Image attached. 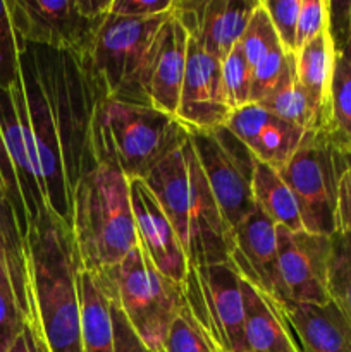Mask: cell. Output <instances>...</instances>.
<instances>
[{"mask_svg":"<svg viewBox=\"0 0 351 352\" xmlns=\"http://www.w3.org/2000/svg\"><path fill=\"white\" fill-rule=\"evenodd\" d=\"M21 81L40 155L48 212L71 226L76 186L96 167L93 120L105 96L89 60L47 47L21 48Z\"/></svg>","mask_w":351,"mask_h":352,"instance_id":"obj_1","label":"cell"},{"mask_svg":"<svg viewBox=\"0 0 351 352\" xmlns=\"http://www.w3.org/2000/svg\"><path fill=\"white\" fill-rule=\"evenodd\" d=\"M34 309L47 352H83L81 263L71 227L43 212L28 234Z\"/></svg>","mask_w":351,"mask_h":352,"instance_id":"obj_2","label":"cell"},{"mask_svg":"<svg viewBox=\"0 0 351 352\" xmlns=\"http://www.w3.org/2000/svg\"><path fill=\"white\" fill-rule=\"evenodd\" d=\"M71 230L81 268L93 275L119 265L136 248L129 181L119 167L100 162L79 181Z\"/></svg>","mask_w":351,"mask_h":352,"instance_id":"obj_3","label":"cell"},{"mask_svg":"<svg viewBox=\"0 0 351 352\" xmlns=\"http://www.w3.org/2000/svg\"><path fill=\"white\" fill-rule=\"evenodd\" d=\"M189 131L174 116L148 105L102 98L93 120L96 164L109 162L127 181L145 179L155 165L181 148Z\"/></svg>","mask_w":351,"mask_h":352,"instance_id":"obj_4","label":"cell"},{"mask_svg":"<svg viewBox=\"0 0 351 352\" xmlns=\"http://www.w3.org/2000/svg\"><path fill=\"white\" fill-rule=\"evenodd\" d=\"M148 349L164 351L165 337L186 306L182 285L162 275L140 243L110 270L95 275Z\"/></svg>","mask_w":351,"mask_h":352,"instance_id":"obj_5","label":"cell"},{"mask_svg":"<svg viewBox=\"0 0 351 352\" xmlns=\"http://www.w3.org/2000/svg\"><path fill=\"white\" fill-rule=\"evenodd\" d=\"M171 12L145 19L109 12L89 57L93 76L105 98L148 105L145 86L162 28Z\"/></svg>","mask_w":351,"mask_h":352,"instance_id":"obj_6","label":"cell"},{"mask_svg":"<svg viewBox=\"0 0 351 352\" xmlns=\"http://www.w3.org/2000/svg\"><path fill=\"white\" fill-rule=\"evenodd\" d=\"M351 165V150L329 129L306 131L291 160L279 170L298 203L303 229L336 234L339 181Z\"/></svg>","mask_w":351,"mask_h":352,"instance_id":"obj_7","label":"cell"},{"mask_svg":"<svg viewBox=\"0 0 351 352\" xmlns=\"http://www.w3.org/2000/svg\"><path fill=\"white\" fill-rule=\"evenodd\" d=\"M0 172L7 201L28 239L31 226L48 212V201L21 74L10 88L0 89Z\"/></svg>","mask_w":351,"mask_h":352,"instance_id":"obj_8","label":"cell"},{"mask_svg":"<svg viewBox=\"0 0 351 352\" xmlns=\"http://www.w3.org/2000/svg\"><path fill=\"white\" fill-rule=\"evenodd\" d=\"M112 0H7L17 41L89 60Z\"/></svg>","mask_w":351,"mask_h":352,"instance_id":"obj_9","label":"cell"},{"mask_svg":"<svg viewBox=\"0 0 351 352\" xmlns=\"http://www.w3.org/2000/svg\"><path fill=\"white\" fill-rule=\"evenodd\" d=\"M186 306L220 352H248L241 275L231 261L188 267Z\"/></svg>","mask_w":351,"mask_h":352,"instance_id":"obj_10","label":"cell"},{"mask_svg":"<svg viewBox=\"0 0 351 352\" xmlns=\"http://www.w3.org/2000/svg\"><path fill=\"white\" fill-rule=\"evenodd\" d=\"M196 158L231 230L255 210L253 172L257 158L226 126L189 133Z\"/></svg>","mask_w":351,"mask_h":352,"instance_id":"obj_11","label":"cell"},{"mask_svg":"<svg viewBox=\"0 0 351 352\" xmlns=\"http://www.w3.org/2000/svg\"><path fill=\"white\" fill-rule=\"evenodd\" d=\"M332 236L277 226V301L326 305L329 294V265Z\"/></svg>","mask_w":351,"mask_h":352,"instance_id":"obj_12","label":"cell"},{"mask_svg":"<svg viewBox=\"0 0 351 352\" xmlns=\"http://www.w3.org/2000/svg\"><path fill=\"white\" fill-rule=\"evenodd\" d=\"M231 112L220 60L206 54L202 45L189 36L184 81L174 117L193 133L224 126Z\"/></svg>","mask_w":351,"mask_h":352,"instance_id":"obj_13","label":"cell"},{"mask_svg":"<svg viewBox=\"0 0 351 352\" xmlns=\"http://www.w3.org/2000/svg\"><path fill=\"white\" fill-rule=\"evenodd\" d=\"M260 0H174L172 12L203 50L222 60L241 41Z\"/></svg>","mask_w":351,"mask_h":352,"instance_id":"obj_14","label":"cell"},{"mask_svg":"<svg viewBox=\"0 0 351 352\" xmlns=\"http://www.w3.org/2000/svg\"><path fill=\"white\" fill-rule=\"evenodd\" d=\"M129 195L138 243L145 254L162 275L184 285L188 258L167 215L143 179H131Z\"/></svg>","mask_w":351,"mask_h":352,"instance_id":"obj_15","label":"cell"},{"mask_svg":"<svg viewBox=\"0 0 351 352\" xmlns=\"http://www.w3.org/2000/svg\"><path fill=\"white\" fill-rule=\"evenodd\" d=\"M229 261L253 287L279 299L277 226L257 206L233 230V253Z\"/></svg>","mask_w":351,"mask_h":352,"instance_id":"obj_16","label":"cell"},{"mask_svg":"<svg viewBox=\"0 0 351 352\" xmlns=\"http://www.w3.org/2000/svg\"><path fill=\"white\" fill-rule=\"evenodd\" d=\"M262 164L281 170L301 144L306 131L268 112L258 103L233 110L224 124Z\"/></svg>","mask_w":351,"mask_h":352,"instance_id":"obj_17","label":"cell"},{"mask_svg":"<svg viewBox=\"0 0 351 352\" xmlns=\"http://www.w3.org/2000/svg\"><path fill=\"white\" fill-rule=\"evenodd\" d=\"M274 301L299 352H351V322L332 299L326 305Z\"/></svg>","mask_w":351,"mask_h":352,"instance_id":"obj_18","label":"cell"},{"mask_svg":"<svg viewBox=\"0 0 351 352\" xmlns=\"http://www.w3.org/2000/svg\"><path fill=\"white\" fill-rule=\"evenodd\" d=\"M188 43V31L174 12H171L162 28L160 41L145 86L148 105L169 116H176L178 112L186 72Z\"/></svg>","mask_w":351,"mask_h":352,"instance_id":"obj_19","label":"cell"},{"mask_svg":"<svg viewBox=\"0 0 351 352\" xmlns=\"http://www.w3.org/2000/svg\"><path fill=\"white\" fill-rule=\"evenodd\" d=\"M0 270L12 285L26 325L40 336L31 282L30 246L17 222L16 212L7 199L0 203Z\"/></svg>","mask_w":351,"mask_h":352,"instance_id":"obj_20","label":"cell"},{"mask_svg":"<svg viewBox=\"0 0 351 352\" xmlns=\"http://www.w3.org/2000/svg\"><path fill=\"white\" fill-rule=\"evenodd\" d=\"M241 289L248 352H299L274 299L258 291L243 277Z\"/></svg>","mask_w":351,"mask_h":352,"instance_id":"obj_21","label":"cell"},{"mask_svg":"<svg viewBox=\"0 0 351 352\" xmlns=\"http://www.w3.org/2000/svg\"><path fill=\"white\" fill-rule=\"evenodd\" d=\"M295 58L299 86L319 107L330 129V88L337 60L336 45L330 30H326L312 41L303 45L295 54Z\"/></svg>","mask_w":351,"mask_h":352,"instance_id":"obj_22","label":"cell"},{"mask_svg":"<svg viewBox=\"0 0 351 352\" xmlns=\"http://www.w3.org/2000/svg\"><path fill=\"white\" fill-rule=\"evenodd\" d=\"M258 105L267 109L279 119L301 127L303 131L329 129V122L322 116L319 107L313 103L308 93L299 86L298 78H296L295 54H291V60H289V67L284 78L262 102H258Z\"/></svg>","mask_w":351,"mask_h":352,"instance_id":"obj_23","label":"cell"},{"mask_svg":"<svg viewBox=\"0 0 351 352\" xmlns=\"http://www.w3.org/2000/svg\"><path fill=\"white\" fill-rule=\"evenodd\" d=\"M81 344L83 352H116L110 299L95 275L81 268Z\"/></svg>","mask_w":351,"mask_h":352,"instance_id":"obj_24","label":"cell"},{"mask_svg":"<svg viewBox=\"0 0 351 352\" xmlns=\"http://www.w3.org/2000/svg\"><path fill=\"white\" fill-rule=\"evenodd\" d=\"M251 191H253L255 206L260 208L272 222H275V226L286 227L292 232L305 230L295 195L281 177L279 170L257 160Z\"/></svg>","mask_w":351,"mask_h":352,"instance_id":"obj_25","label":"cell"},{"mask_svg":"<svg viewBox=\"0 0 351 352\" xmlns=\"http://www.w3.org/2000/svg\"><path fill=\"white\" fill-rule=\"evenodd\" d=\"M330 131L351 150V67L339 55L330 88Z\"/></svg>","mask_w":351,"mask_h":352,"instance_id":"obj_26","label":"cell"},{"mask_svg":"<svg viewBox=\"0 0 351 352\" xmlns=\"http://www.w3.org/2000/svg\"><path fill=\"white\" fill-rule=\"evenodd\" d=\"M329 294L351 322V237L339 234L332 236Z\"/></svg>","mask_w":351,"mask_h":352,"instance_id":"obj_27","label":"cell"},{"mask_svg":"<svg viewBox=\"0 0 351 352\" xmlns=\"http://www.w3.org/2000/svg\"><path fill=\"white\" fill-rule=\"evenodd\" d=\"M164 352H220V349L184 306L169 329Z\"/></svg>","mask_w":351,"mask_h":352,"instance_id":"obj_28","label":"cell"},{"mask_svg":"<svg viewBox=\"0 0 351 352\" xmlns=\"http://www.w3.org/2000/svg\"><path fill=\"white\" fill-rule=\"evenodd\" d=\"M240 47L243 50L244 57H246L250 69L257 62H260L262 58L267 57L268 54H272L277 48H282L262 0L257 9H255L243 36H241Z\"/></svg>","mask_w":351,"mask_h":352,"instance_id":"obj_29","label":"cell"},{"mask_svg":"<svg viewBox=\"0 0 351 352\" xmlns=\"http://www.w3.org/2000/svg\"><path fill=\"white\" fill-rule=\"evenodd\" d=\"M220 67H222V82L231 109L236 110L251 103V69L240 43L220 60Z\"/></svg>","mask_w":351,"mask_h":352,"instance_id":"obj_30","label":"cell"},{"mask_svg":"<svg viewBox=\"0 0 351 352\" xmlns=\"http://www.w3.org/2000/svg\"><path fill=\"white\" fill-rule=\"evenodd\" d=\"M21 43L10 21L7 0H0V89H7L19 79Z\"/></svg>","mask_w":351,"mask_h":352,"instance_id":"obj_31","label":"cell"},{"mask_svg":"<svg viewBox=\"0 0 351 352\" xmlns=\"http://www.w3.org/2000/svg\"><path fill=\"white\" fill-rule=\"evenodd\" d=\"M26 329V320L19 308L7 275L0 270V352L10 349Z\"/></svg>","mask_w":351,"mask_h":352,"instance_id":"obj_32","label":"cell"},{"mask_svg":"<svg viewBox=\"0 0 351 352\" xmlns=\"http://www.w3.org/2000/svg\"><path fill=\"white\" fill-rule=\"evenodd\" d=\"M275 34L288 54L296 52V26H298L301 0H262Z\"/></svg>","mask_w":351,"mask_h":352,"instance_id":"obj_33","label":"cell"},{"mask_svg":"<svg viewBox=\"0 0 351 352\" xmlns=\"http://www.w3.org/2000/svg\"><path fill=\"white\" fill-rule=\"evenodd\" d=\"M330 2L329 0H301L296 26V52L329 30ZM295 52V54H296Z\"/></svg>","mask_w":351,"mask_h":352,"instance_id":"obj_34","label":"cell"},{"mask_svg":"<svg viewBox=\"0 0 351 352\" xmlns=\"http://www.w3.org/2000/svg\"><path fill=\"white\" fill-rule=\"evenodd\" d=\"M329 30L337 55L351 67V2H330Z\"/></svg>","mask_w":351,"mask_h":352,"instance_id":"obj_35","label":"cell"},{"mask_svg":"<svg viewBox=\"0 0 351 352\" xmlns=\"http://www.w3.org/2000/svg\"><path fill=\"white\" fill-rule=\"evenodd\" d=\"M172 7L174 0H112L110 14L131 19H145L171 12Z\"/></svg>","mask_w":351,"mask_h":352,"instance_id":"obj_36","label":"cell"},{"mask_svg":"<svg viewBox=\"0 0 351 352\" xmlns=\"http://www.w3.org/2000/svg\"><path fill=\"white\" fill-rule=\"evenodd\" d=\"M110 313H112L114 344H116V352H155L148 349V347L141 342V339L136 336L133 327L129 325V322L126 320L124 313L120 311V308L112 301V299H110Z\"/></svg>","mask_w":351,"mask_h":352,"instance_id":"obj_37","label":"cell"},{"mask_svg":"<svg viewBox=\"0 0 351 352\" xmlns=\"http://www.w3.org/2000/svg\"><path fill=\"white\" fill-rule=\"evenodd\" d=\"M336 234L351 237V165L344 170L337 189Z\"/></svg>","mask_w":351,"mask_h":352,"instance_id":"obj_38","label":"cell"},{"mask_svg":"<svg viewBox=\"0 0 351 352\" xmlns=\"http://www.w3.org/2000/svg\"><path fill=\"white\" fill-rule=\"evenodd\" d=\"M7 352H47V347H45L43 339L26 325L24 332L17 337L16 342Z\"/></svg>","mask_w":351,"mask_h":352,"instance_id":"obj_39","label":"cell"},{"mask_svg":"<svg viewBox=\"0 0 351 352\" xmlns=\"http://www.w3.org/2000/svg\"><path fill=\"white\" fill-rule=\"evenodd\" d=\"M7 199V192H6V184H3L2 179V172H0V203L6 201Z\"/></svg>","mask_w":351,"mask_h":352,"instance_id":"obj_40","label":"cell"}]
</instances>
